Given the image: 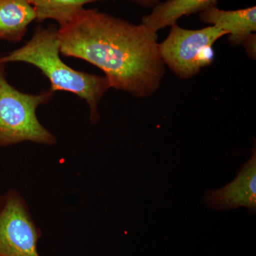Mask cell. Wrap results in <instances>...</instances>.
Returning <instances> with one entry per match:
<instances>
[{
  "instance_id": "6da1fadb",
  "label": "cell",
  "mask_w": 256,
  "mask_h": 256,
  "mask_svg": "<svg viewBox=\"0 0 256 256\" xmlns=\"http://www.w3.org/2000/svg\"><path fill=\"white\" fill-rule=\"evenodd\" d=\"M60 53L95 66L110 88L144 98L159 89L165 65L158 32L96 9L58 28Z\"/></svg>"
},
{
  "instance_id": "7a4b0ae2",
  "label": "cell",
  "mask_w": 256,
  "mask_h": 256,
  "mask_svg": "<svg viewBox=\"0 0 256 256\" xmlns=\"http://www.w3.org/2000/svg\"><path fill=\"white\" fill-rule=\"evenodd\" d=\"M58 28L54 24L38 26L31 40L21 47L0 57V64L23 62L34 66L48 79L52 92H66L86 100L90 108V120L100 119L98 104L110 88L105 76L78 72L68 66L60 56Z\"/></svg>"
},
{
  "instance_id": "3957f363",
  "label": "cell",
  "mask_w": 256,
  "mask_h": 256,
  "mask_svg": "<svg viewBox=\"0 0 256 256\" xmlns=\"http://www.w3.org/2000/svg\"><path fill=\"white\" fill-rule=\"evenodd\" d=\"M4 66L0 64V146L23 142L55 144L56 138L36 116L38 106L50 102L54 92L33 95L20 92L6 80Z\"/></svg>"
},
{
  "instance_id": "277c9868",
  "label": "cell",
  "mask_w": 256,
  "mask_h": 256,
  "mask_svg": "<svg viewBox=\"0 0 256 256\" xmlns=\"http://www.w3.org/2000/svg\"><path fill=\"white\" fill-rule=\"evenodd\" d=\"M226 34L215 26L190 30L174 24L166 40L159 44L160 56L178 78H191L213 63L214 44Z\"/></svg>"
},
{
  "instance_id": "5b68a950",
  "label": "cell",
  "mask_w": 256,
  "mask_h": 256,
  "mask_svg": "<svg viewBox=\"0 0 256 256\" xmlns=\"http://www.w3.org/2000/svg\"><path fill=\"white\" fill-rule=\"evenodd\" d=\"M40 236L22 197L8 192L0 210V256H40Z\"/></svg>"
},
{
  "instance_id": "8992f818",
  "label": "cell",
  "mask_w": 256,
  "mask_h": 256,
  "mask_svg": "<svg viewBox=\"0 0 256 256\" xmlns=\"http://www.w3.org/2000/svg\"><path fill=\"white\" fill-rule=\"evenodd\" d=\"M204 201L212 210H227L245 207L252 214L256 213V142L252 148L250 159L242 164L233 181L224 188L207 192Z\"/></svg>"
},
{
  "instance_id": "52a82bcc",
  "label": "cell",
  "mask_w": 256,
  "mask_h": 256,
  "mask_svg": "<svg viewBox=\"0 0 256 256\" xmlns=\"http://www.w3.org/2000/svg\"><path fill=\"white\" fill-rule=\"evenodd\" d=\"M203 22L224 30L229 35L228 41L233 46L242 44L256 31V8L226 11L212 6L200 12Z\"/></svg>"
},
{
  "instance_id": "ba28073f",
  "label": "cell",
  "mask_w": 256,
  "mask_h": 256,
  "mask_svg": "<svg viewBox=\"0 0 256 256\" xmlns=\"http://www.w3.org/2000/svg\"><path fill=\"white\" fill-rule=\"evenodd\" d=\"M35 20L36 12L26 0H0V40L21 41Z\"/></svg>"
},
{
  "instance_id": "9c48e42d",
  "label": "cell",
  "mask_w": 256,
  "mask_h": 256,
  "mask_svg": "<svg viewBox=\"0 0 256 256\" xmlns=\"http://www.w3.org/2000/svg\"><path fill=\"white\" fill-rule=\"evenodd\" d=\"M217 2L218 0H168L156 4L150 14L143 16L142 23L158 32L176 24L184 16L216 6Z\"/></svg>"
},
{
  "instance_id": "30bf717a",
  "label": "cell",
  "mask_w": 256,
  "mask_h": 256,
  "mask_svg": "<svg viewBox=\"0 0 256 256\" xmlns=\"http://www.w3.org/2000/svg\"><path fill=\"white\" fill-rule=\"evenodd\" d=\"M33 6L36 21L54 20L60 26H65L85 9V5L104 0H26Z\"/></svg>"
},
{
  "instance_id": "8fae6325",
  "label": "cell",
  "mask_w": 256,
  "mask_h": 256,
  "mask_svg": "<svg viewBox=\"0 0 256 256\" xmlns=\"http://www.w3.org/2000/svg\"><path fill=\"white\" fill-rule=\"evenodd\" d=\"M256 36L255 34H252L250 36L248 37L245 42L242 43L244 47H245L246 50L248 55L252 57V58H256Z\"/></svg>"
},
{
  "instance_id": "7c38bea8",
  "label": "cell",
  "mask_w": 256,
  "mask_h": 256,
  "mask_svg": "<svg viewBox=\"0 0 256 256\" xmlns=\"http://www.w3.org/2000/svg\"><path fill=\"white\" fill-rule=\"evenodd\" d=\"M128 1L136 3L140 6H146V8L154 6L160 3V0H128Z\"/></svg>"
},
{
  "instance_id": "4fadbf2b",
  "label": "cell",
  "mask_w": 256,
  "mask_h": 256,
  "mask_svg": "<svg viewBox=\"0 0 256 256\" xmlns=\"http://www.w3.org/2000/svg\"><path fill=\"white\" fill-rule=\"evenodd\" d=\"M3 202H4V196H2L0 195V210H1Z\"/></svg>"
}]
</instances>
